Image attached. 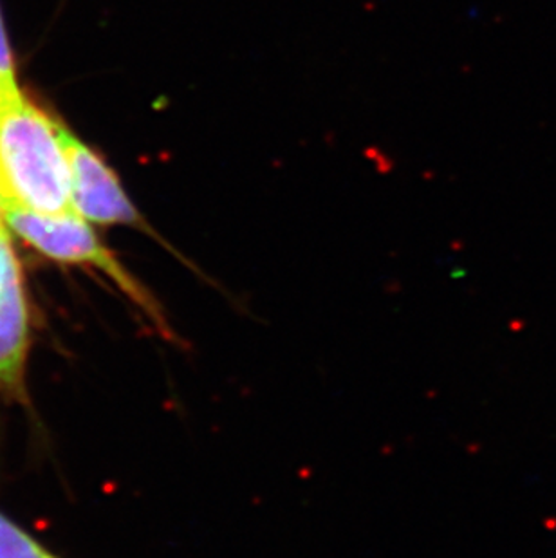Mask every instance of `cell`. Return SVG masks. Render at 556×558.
Listing matches in <instances>:
<instances>
[{
  "instance_id": "6da1fadb",
  "label": "cell",
  "mask_w": 556,
  "mask_h": 558,
  "mask_svg": "<svg viewBox=\"0 0 556 558\" xmlns=\"http://www.w3.org/2000/svg\"><path fill=\"white\" fill-rule=\"evenodd\" d=\"M78 216L58 123L24 96L0 107V214Z\"/></svg>"
},
{
  "instance_id": "7a4b0ae2",
  "label": "cell",
  "mask_w": 556,
  "mask_h": 558,
  "mask_svg": "<svg viewBox=\"0 0 556 558\" xmlns=\"http://www.w3.org/2000/svg\"><path fill=\"white\" fill-rule=\"evenodd\" d=\"M2 219L27 244L49 258L58 263L87 266L107 275V279L136 306L165 342L181 345V338L173 329L170 316L158 296L125 268V264L109 246L101 243L85 219L80 216H40L24 210L2 211Z\"/></svg>"
},
{
  "instance_id": "3957f363",
  "label": "cell",
  "mask_w": 556,
  "mask_h": 558,
  "mask_svg": "<svg viewBox=\"0 0 556 558\" xmlns=\"http://www.w3.org/2000/svg\"><path fill=\"white\" fill-rule=\"evenodd\" d=\"M58 136L68 159L74 210L82 219L95 225H104V227L121 225V227L136 228L145 235H150L156 243L164 244V248L172 253L173 257H178L186 268L194 269V274L206 279V275L201 274V269L195 268L194 263H190L189 258L181 255L179 250L168 244L167 239L150 227V222L126 195L120 178L101 156L87 147L84 142H80L73 132H69L60 123H58Z\"/></svg>"
},
{
  "instance_id": "277c9868",
  "label": "cell",
  "mask_w": 556,
  "mask_h": 558,
  "mask_svg": "<svg viewBox=\"0 0 556 558\" xmlns=\"http://www.w3.org/2000/svg\"><path fill=\"white\" fill-rule=\"evenodd\" d=\"M27 349L29 316L21 269H16L0 290V390L5 395H24Z\"/></svg>"
},
{
  "instance_id": "5b68a950",
  "label": "cell",
  "mask_w": 556,
  "mask_h": 558,
  "mask_svg": "<svg viewBox=\"0 0 556 558\" xmlns=\"http://www.w3.org/2000/svg\"><path fill=\"white\" fill-rule=\"evenodd\" d=\"M0 558H57L27 535L22 527L0 513Z\"/></svg>"
},
{
  "instance_id": "8992f818",
  "label": "cell",
  "mask_w": 556,
  "mask_h": 558,
  "mask_svg": "<svg viewBox=\"0 0 556 558\" xmlns=\"http://www.w3.org/2000/svg\"><path fill=\"white\" fill-rule=\"evenodd\" d=\"M21 96V89L16 85L15 68H13V60H11L10 44L5 38L2 16H0V107L8 106Z\"/></svg>"
},
{
  "instance_id": "52a82bcc",
  "label": "cell",
  "mask_w": 556,
  "mask_h": 558,
  "mask_svg": "<svg viewBox=\"0 0 556 558\" xmlns=\"http://www.w3.org/2000/svg\"><path fill=\"white\" fill-rule=\"evenodd\" d=\"M19 268L15 253L11 250L10 238L8 233H0V290L4 288L5 282L10 280L11 275Z\"/></svg>"
},
{
  "instance_id": "ba28073f",
  "label": "cell",
  "mask_w": 556,
  "mask_h": 558,
  "mask_svg": "<svg viewBox=\"0 0 556 558\" xmlns=\"http://www.w3.org/2000/svg\"><path fill=\"white\" fill-rule=\"evenodd\" d=\"M4 232H5L4 219H2V214H0V233H4Z\"/></svg>"
}]
</instances>
